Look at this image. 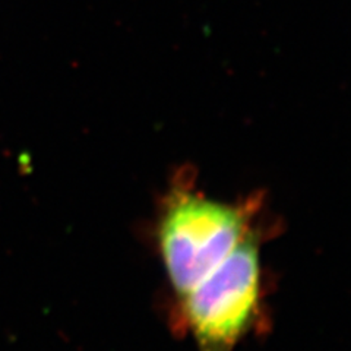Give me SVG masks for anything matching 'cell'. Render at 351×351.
I'll list each match as a JSON object with an SVG mask.
<instances>
[{
	"label": "cell",
	"mask_w": 351,
	"mask_h": 351,
	"mask_svg": "<svg viewBox=\"0 0 351 351\" xmlns=\"http://www.w3.org/2000/svg\"><path fill=\"white\" fill-rule=\"evenodd\" d=\"M261 232L254 228L236 249L178 300V319L197 351H234L262 311Z\"/></svg>",
	"instance_id": "2"
},
{
	"label": "cell",
	"mask_w": 351,
	"mask_h": 351,
	"mask_svg": "<svg viewBox=\"0 0 351 351\" xmlns=\"http://www.w3.org/2000/svg\"><path fill=\"white\" fill-rule=\"evenodd\" d=\"M259 197L224 202L193 188L188 176L164 196L156 239L178 300L219 265L256 228Z\"/></svg>",
	"instance_id": "1"
}]
</instances>
